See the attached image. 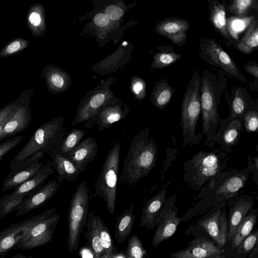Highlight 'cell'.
Wrapping results in <instances>:
<instances>
[{"instance_id":"1","label":"cell","mask_w":258,"mask_h":258,"mask_svg":"<svg viewBox=\"0 0 258 258\" xmlns=\"http://www.w3.org/2000/svg\"><path fill=\"white\" fill-rule=\"evenodd\" d=\"M157 147L149 138L147 127L139 131L133 138L126 157L119 182L129 187L147 176L156 164Z\"/></svg>"},{"instance_id":"2","label":"cell","mask_w":258,"mask_h":258,"mask_svg":"<svg viewBox=\"0 0 258 258\" xmlns=\"http://www.w3.org/2000/svg\"><path fill=\"white\" fill-rule=\"evenodd\" d=\"M63 121V117L54 118L36 130L27 143L10 162L11 170L29 157L38 153H49L55 148L67 134Z\"/></svg>"},{"instance_id":"3","label":"cell","mask_w":258,"mask_h":258,"mask_svg":"<svg viewBox=\"0 0 258 258\" xmlns=\"http://www.w3.org/2000/svg\"><path fill=\"white\" fill-rule=\"evenodd\" d=\"M120 151V144L116 142L107 153L95 181V192L90 197L102 198L109 213L112 215L115 212Z\"/></svg>"},{"instance_id":"4","label":"cell","mask_w":258,"mask_h":258,"mask_svg":"<svg viewBox=\"0 0 258 258\" xmlns=\"http://www.w3.org/2000/svg\"><path fill=\"white\" fill-rule=\"evenodd\" d=\"M89 192L87 182L85 180L78 185L70 200L66 243L68 249L71 252L78 249L81 234L87 224L89 213Z\"/></svg>"},{"instance_id":"5","label":"cell","mask_w":258,"mask_h":258,"mask_svg":"<svg viewBox=\"0 0 258 258\" xmlns=\"http://www.w3.org/2000/svg\"><path fill=\"white\" fill-rule=\"evenodd\" d=\"M60 219L56 209H47L38 215L36 220L27 229L16 248L28 250L43 246L52 238Z\"/></svg>"},{"instance_id":"6","label":"cell","mask_w":258,"mask_h":258,"mask_svg":"<svg viewBox=\"0 0 258 258\" xmlns=\"http://www.w3.org/2000/svg\"><path fill=\"white\" fill-rule=\"evenodd\" d=\"M201 79L197 70L184 93L181 104V124L185 136H193L201 111Z\"/></svg>"},{"instance_id":"7","label":"cell","mask_w":258,"mask_h":258,"mask_svg":"<svg viewBox=\"0 0 258 258\" xmlns=\"http://www.w3.org/2000/svg\"><path fill=\"white\" fill-rule=\"evenodd\" d=\"M43 154L38 153L30 156L11 170L2 184V191H6L21 184L39 171L43 166L40 160Z\"/></svg>"},{"instance_id":"8","label":"cell","mask_w":258,"mask_h":258,"mask_svg":"<svg viewBox=\"0 0 258 258\" xmlns=\"http://www.w3.org/2000/svg\"><path fill=\"white\" fill-rule=\"evenodd\" d=\"M201 47V56L208 62L239 78L240 72L226 51L212 39H206Z\"/></svg>"},{"instance_id":"9","label":"cell","mask_w":258,"mask_h":258,"mask_svg":"<svg viewBox=\"0 0 258 258\" xmlns=\"http://www.w3.org/2000/svg\"><path fill=\"white\" fill-rule=\"evenodd\" d=\"M190 167L194 172L195 183L201 186L210 178L217 174L220 170V163L214 154L201 151L190 161Z\"/></svg>"},{"instance_id":"10","label":"cell","mask_w":258,"mask_h":258,"mask_svg":"<svg viewBox=\"0 0 258 258\" xmlns=\"http://www.w3.org/2000/svg\"><path fill=\"white\" fill-rule=\"evenodd\" d=\"M201 105L203 131L206 133L218 122V113L213 88L209 77L201 79Z\"/></svg>"},{"instance_id":"11","label":"cell","mask_w":258,"mask_h":258,"mask_svg":"<svg viewBox=\"0 0 258 258\" xmlns=\"http://www.w3.org/2000/svg\"><path fill=\"white\" fill-rule=\"evenodd\" d=\"M30 96L19 106L13 115L4 124L0 131V142L13 136L27 128L32 120L30 109Z\"/></svg>"},{"instance_id":"12","label":"cell","mask_w":258,"mask_h":258,"mask_svg":"<svg viewBox=\"0 0 258 258\" xmlns=\"http://www.w3.org/2000/svg\"><path fill=\"white\" fill-rule=\"evenodd\" d=\"M58 183L56 179H52L38 188L22 201L16 215H24L44 205L57 192L59 187Z\"/></svg>"},{"instance_id":"13","label":"cell","mask_w":258,"mask_h":258,"mask_svg":"<svg viewBox=\"0 0 258 258\" xmlns=\"http://www.w3.org/2000/svg\"><path fill=\"white\" fill-rule=\"evenodd\" d=\"M38 215L21 222L11 224L0 231V258L7 255L24 236L27 229L36 220Z\"/></svg>"},{"instance_id":"14","label":"cell","mask_w":258,"mask_h":258,"mask_svg":"<svg viewBox=\"0 0 258 258\" xmlns=\"http://www.w3.org/2000/svg\"><path fill=\"white\" fill-rule=\"evenodd\" d=\"M189 28L187 20L179 18L163 19L156 27L157 33L169 39L173 43L181 46L185 44Z\"/></svg>"},{"instance_id":"15","label":"cell","mask_w":258,"mask_h":258,"mask_svg":"<svg viewBox=\"0 0 258 258\" xmlns=\"http://www.w3.org/2000/svg\"><path fill=\"white\" fill-rule=\"evenodd\" d=\"M181 220L175 211L163 207L157 218V227L152 241L153 247H157L162 242L171 237Z\"/></svg>"},{"instance_id":"16","label":"cell","mask_w":258,"mask_h":258,"mask_svg":"<svg viewBox=\"0 0 258 258\" xmlns=\"http://www.w3.org/2000/svg\"><path fill=\"white\" fill-rule=\"evenodd\" d=\"M223 250L210 240L199 239L184 249L170 255L171 258H207L221 254Z\"/></svg>"},{"instance_id":"17","label":"cell","mask_w":258,"mask_h":258,"mask_svg":"<svg viewBox=\"0 0 258 258\" xmlns=\"http://www.w3.org/2000/svg\"><path fill=\"white\" fill-rule=\"evenodd\" d=\"M98 153L96 140L88 137L81 142L78 146L64 157L71 160L80 170L84 172L87 166L93 161Z\"/></svg>"},{"instance_id":"18","label":"cell","mask_w":258,"mask_h":258,"mask_svg":"<svg viewBox=\"0 0 258 258\" xmlns=\"http://www.w3.org/2000/svg\"><path fill=\"white\" fill-rule=\"evenodd\" d=\"M200 224L220 247L225 245L227 240V221L220 210L202 220Z\"/></svg>"},{"instance_id":"19","label":"cell","mask_w":258,"mask_h":258,"mask_svg":"<svg viewBox=\"0 0 258 258\" xmlns=\"http://www.w3.org/2000/svg\"><path fill=\"white\" fill-rule=\"evenodd\" d=\"M166 196V190H160L150 199L144 206L139 226L151 229L157 225L158 215L163 207Z\"/></svg>"},{"instance_id":"20","label":"cell","mask_w":258,"mask_h":258,"mask_svg":"<svg viewBox=\"0 0 258 258\" xmlns=\"http://www.w3.org/2000/svg\"><path fill=\"white\" fill-rule=\"evenodd\" d=\"M53 168L57 173V181L61 183L75 180L81 173L80 170L68 158L53 151L48 153Z\"/></svg>"},{"instance_id":"21","label":"cell","mask_w":258,"mask_h":258,"mask_svg":"<svg viewBox=\"0 0 258 258\" xmlns=\"http://www.w3.org/2000/svg\"><path fill=\"white\" fill-rule=\"evenodd\" d=\"M54 172L51 160L43 165L38 172L26 181L16 187L12 192L26 197L35 191L44 183L46 178Z\"/></svg>"},{"instance_id":"22","label":"cell","mask_w":258,"mask_h":258,"mask_svg":"<svg viewBox=\"0 0 258 258\" xmlns=\"http://www.w3.org/2000/svg\"><path fill=\"white\" fill-rule=\"evenodd\" d=\"M125 116L124 113L117 108H109L105 109L97 114H95L85 124V127L91 129L93 125H98L99 131L111 127L113 124L123 118Z\"/></svg>"},{"instance_id":"23","label":"cell","mask_w":258,"mask_h":258,"mask_svg":"<svg viewBox=\"0 0 258 258\" xmlns=\"http://www.w3.org/2000/svg\"><path fill=\"white\" fill-rule=\"evenodd\" d=\"M136 219L134 205L130 203L129 208L116 218L115 238L118 243L124 242L130 235Z\"/></svg>"},{"instance_id":"24","label":"cell","mask_w":258,"mask_h":258,"mask_svg":"<svg viewBox=\"0 0 258 258\" xmlns=\"http://www.w3.org/2000/svg\"><path fill=\"white\" fill-rule=\"evenodd\" d=\"M246 179V177L241 174L227 177L215 188V196L217 200H226L233 196L243 187Z\"/></svg>"},{"instance_id":"25","label":"cell","mask_w":258,"mask_h":258,"mask_svg":"<svg viewBox=\"0 0 258 258\" xmlns=\"http://www.w3.org/2000/svg\"><path fill=\"white\" fill-rule=\"evenodd\" d=\"M93 213H89L86 225V231L84 232L87 245L91 250L94 258H106L102 246L94 218Z\"/></svg>"},{"instance_id":"26","label":"cell","mask_w":258,"mask_h":258,"mask_svg":"<svg viewBox=\"0 0 258 258\" xmlns=\"http://www.w3.org/2000/svg\"><path fill=\"white\" fill-rule=\"evenodd\" d=\"M43 13V8L38 3L32 5L27 12V27L35 37H39L43 35L45 29Z\"/></svg>"},{"instance_id":"27","label":"cell","mask_w":258,"mask_h":258,"mask_svg":"<svg viewBox=\"0 0 258 258\" xmlns=\"http://www.w3.org/2000/svg\"><path fill=\"white\" fill-rule=\"evenodd\" d=\"M253 203L243 200L239 201L234 207L229 220L227 239H231L239 225L252 207Z\"/></svg>"},{"instance_id":"28","label":"cell","mask_w":258,"mask_h":258,"mask_svg":"<svg viewBox=\"0 0 258 258\" xmlns=\"http://www.w3.org/2000/svg\"><path fill=\"white\" fill-rule=\"evenodd\" d=\"M258 45V21L252 20L241 39L237 43V48L244 54H249Z\"/></svg>"},{"instance_id":"29","label":"cell","mask_w":258,"mask_h":258,"mask_svg":"<svg viewBox=\"0 0 258 258\" xmlns=\"http://www.w3.org/2000/svg\"><path fill=\"white\" fill-rule=\"evenodd\" d=\"M85 135L84 131L73 128L66 134L60 143L51 151L65 156L78 146Z\"/></svg>"},{"instance_id":"30","label":"cell","mask_w":258,"mask_h":258,"mask_svg":"<svg viewBox=\"0 0 258 258\" xmlns=\"http://www.w3.org/2000/svg\"><path fill=\"white\" fill-rule=\"evenodd\" d=\"M95 225L98 232L102 246L106 258H113L116 254L110 231L104 221L98 215L94 216Z\"/></svg>"},{"instance_id":"31","label":"cell","mask_w":258,"mask_h":258,"mask_svg":"<svg viewBox=\"0 0 258 258\" xmlns=\"http://www.w3.org/2000/svg\"><path fill=\"white\" fill-rule=\"evenodd\" d=\"M210 17L214 27L225 38H229L224 5L219 2H214L210 9Z\"/></svg>"},{"instance_id":"32","label":"cell","mask_w":258,"mask_h":258,"mask_svg":"<svg viewBox=\"0 0 258 258\" xmlns=\"http://www.w3.org/2000/svg\"><path fill=\"white\" fill-rule=\"evenodd\" d=\"M174 94V89L167 79L160 81L156 85L153 95V104L159 109H163L170 102Z\"/></svg>"},{"instance_id":"33","label":"cell","mask_w":258,"mask_h":258,"mask_svg":"<svg viewBox=\"0 0 258 258\" xmlns=\"http://www.w3.org/2000/svg\"><path fill=\"white\" fill-rule=\"evenodd\" d=\"M256 214L254 213H250L245 216L231 238L232 247H238L250 233L256 223Z\"/></svg>"},{"instance_id":"34","label":"cell","mask_w":258,"mask_h":258,"mask_svg":"<svg viewBox=\"0 0 258 258\" xmlns=\"http://www.w3.org/2000/svg\"><path fill=\"white\" fill-rule=\"evenodd\" d=\"M32 89H28L23 91L18 98L0 108V131L4 124L13 115L20 104L27 97L33 96Z\"/></svg>"},{"instance_id":"35","label":"cell","mask_w":258,"mask_h":258,"mask_svg":"<svg viewBox=\"0 0 258 258\" xmlns=\"http://www.w3.org/2000/svg\"><path fill=\"white\" fill-rule=\"evenodd\" d=\"M25 198L24 196L11 193L0 198V220L10 213L18 210Z\"/></svg>"},{"instance_id":"36","label":"cell","mask_w":258,"mask_h":258,"mask_svg":"<svg viewBox=\"0 0 258 258\" xmlns=\"http://www.w3.org/2000/svg\"><path fill=\"white\" fill-rule=\"evenodd\" d=\"M29 41L24 38L14 39L5 45L0 51V58H6L18 54L25 49Z\"/></svg>"},{"instance_id":"37","label":"cell","mask_w":258,"mask_h":258,"mask_svg":"<svg viewBox=\"0 0 258 258\" xmlns=\"http://www.w3.org/2000/svg\"><path fill=\"white\" fill-rule=\"evenodd\" d=\"M181 57V55L173 49L164 50L155 56L153 65L155 68H164L173 64Z\"/></svg>"},{"instance_id":"38","label":"cell","mask_w":258,"mask_h":258,"mask_svg":"<svg viewBox=\"0 0 258 258\" xmlns=\"http://www.w3.org/2000/svg\"><path fill=\"white\" fill-rule=\"evenodd\" d=\"M146 254L141 241L136 235H133L128 242L125 258H144Z\"/></svg>"},{"instance_id":"39","label":"cell","mask_w":258,"mask_h":258,"mask_svg":"<svg viewBox=\"0 0 258 258\" xmlns=\"http://www.w3.org/2000/svg\"><path fill=\"white\" fill-rule=\"evenodd\" d=\"M241 123L239 119H234L224 131L222 139L227 145H233L238 140L241 130Z\"/></svg>"},{"instance_id":"40","label":"cell","mask_w":258,"mask_h":258,"mask_svg":"<svg viewBox=\"0 0 258 258\" xmlns=\"http://www.w3.org/2000/svg\"><path fill=\"white\" fill-rule=\"evenodd\" d=\"M254 0H235L229 7L231 13L242 16L245 15L251 8H257V4Z\"/></svg>"},{"instance_id":"41","label":"cell","mask_w":258,"mask_h":258,"mask_svg":"<svg viewBox=\"0 0 258 258\" xmlns=\"http://www.w3.org/2000/svg\"><path fill=\"white\" fill-rule=\"evenodd\" d=\"M245 110V102L239 89L235 93L231 108V118H236L243 114Z\"/></svg>"},{"instance_id":"42","label":"cell","mask_w":258,"mask_h":258,"mask_svg":"<svg viewBox=\"0 0 258 258\" xmlns=\"http://www.w3.org/2000/svg\"><path fill=\"white\" fill-rule=\"evenodd\" d=\"M23 136H15L8 138L0 143V162L11 150L19 145L23 140Z\"/></svg>"},{"instance_id":"43","label":"cell","mask_w":258,"mask_h":258,"mask_svg":"<svg viewBox=\"0 0 258 258\" xmlns=\"http://www.w3.org/2000/svg\"><path fill=\"white\" fill-rule=\"evenodd\" d=\"M244 125L248 132H256L258 128V114L255 111H248L244 116Z\"/></svg>"},{"instance_id":"44","label":"cell","mask_w":258,"mask_h":258,"mask_svg":"<svg viewBox=\"0 0 258 258\" xmlns=\"http://www.w3.org/2000/svg\"><path fill=\"white\" fill-rule=\"evenodd\" d=\"M257 235V230L249 234L238 247V253L243 254L250 251L256 243Z\"/></svg>"},{"instance_id":"45","label":"cell","mask_w":258,"mask_h":258,"mask_svg":"<svg viewBox=\"0 0 258 258\" xmlns=\"http://www.w3.org/2000/svg\"><path fill=\"white\" fill-rule=\"evenodd\" d=\"M123 11L119 7L114 6H109L105 10V15L113 20H118L122 15Z\"/></svg>"},{"instance_id":"46","label":"cell","mask_w":258,"mask_h":258,"mask_svg":"<svg viewBox=\"0 0 258 258\" xmlns=\"http://www.w3.org/2000/svg\"><path fill=\"white\" fill-rule=\"evenodd\" d=\"M95 24L99 27H104L108 25L109 22L108 17L103 13H99L94 18Z\"/></svg>"},{"instance_id":"47","label":"cell","mask_w":258,"mask_h":258,"mask_svg":"<svg viewBox=\"0 0 258 258\" xmlns=\"http://www.w3.org/2000/svg\"><path fill=\"white\" fill-rule=\"evenodd\" d=\"M244 70L249 74L254 77H258V65L254 62H247L244 66Z\"/></svg>"},{"instance_id":"48","label":"cell","mask_w":258,"mask_h":258,"mask_svg":"<svg viewBox=\"0 0 258 258\" xmlns=\"http://www.w3.org/2000/svg\"><path fill=\"white\" fill-rule=\"evenodd\" d=\"M144 89V84L142 81H138L136 82L133 86V90L135 93L139 94L141 93Z\"/></svg>"},{"instance_id":"49","label":"cell","mask_w":258,"mask_h":258,"mask_svg":"<svg viewBox=\"0 0 258 258\" xmlns=\"http://www.w3.org/2000/svg\"><path fill=\"white\" fill-rule=\"evenodd\" d=\"M12 258H27V257L21 253H17L12 256Z\"/></svg>"},{"instance_id":"50","label":"cell","mask_w":258,"mask_h":258,"mask_svg":"<svg viewBox=\"0 0 258 258\" xmlns=\"http://www.w3.org/2000/svg\"><path fill=\"white\" fill-rule=\"evenodd\" d=\"M207 258H225V257L224 256V255H222V254H219V255H216L214 256L207 257Z\"/></svg>"}]
</instances>
